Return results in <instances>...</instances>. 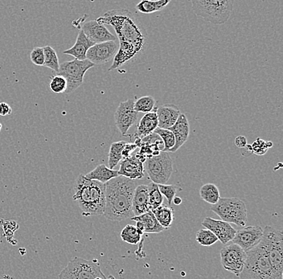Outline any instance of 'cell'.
Returning a JSON list of instances; mask_svg holds the SVG:
<instances>
[{
    "label": "cell",
    "mask_w": 283,
    "mask_h": 279,
    "mask_svg": "<svg viewBox=\"0 0 283 279\" xmlns=\"http://www.w3.org/2000/svg\"><path fill=\"white\" fill-rule=\"evenodd\" d=\"M97 22L113 27L119 41V51L109 71L119 69L146 48L148 38L146 29L129 10H110L99 17Z\"/></svg>",
    "instance_id": "6da1fadb"
},
{
    "label": "cell",
    "mask_w": 283,
    "mask_h": 279,
    "mask_svg": "<svg viewBox=\"0 0 283 279\" xmlns=\"http://www.w3.org/2000/svg\"><path fill=\"white\" fill-rule=\"evenodd\" d=\"M106 205L104 216L106 219L122 222L133 217L132 201L135 181L126 177L118 176L105 184Z\"/></svg>",
    "instance_id": "7a4b0ae2"
},
{
    "label": "cell",
    "mask_w": 283,
    "mask_h": 279,
    "mask_svg": "<svg viewBox=\"0 0 283 279\" xmlns=\"http://www.w3.org/2000/svg\"><path fill=\"white\" fill-rule=\"evenodd\" d=\"M72 199L82 209L83 216L103 215L106 205L105 185L86 179L81 174L75 181Z\"/></svg>",
    "instance_id": "3957f363"
},
{
    "label": "cell",
    "mask_w": 283,
    "mask_h": 279,
    "mask_svg": "<svg viewBox=\"0 0 283 279\" xmlns=\"http://www.w3.org/2000/svg\"><path fill=\"white\" fill-rule=\"evenodd\" d=\"M240 279H278L270 265L267 251L260 243L246 253V260Z\"/></svg>",
    "instance_id": "277c9868"
},
{
    "label": "cell",
    "mask_w": 283,
    "mask_h": 279,
    "mask_svg": "<svg viewBox=\"0 0 283 279\" xmlns=\"http://www.w3.org/2000/svg\"><path fill=\"white\" fill-rule=\"evenodd\" d=\"M193 11L213 25H224L230 19L233 11V0H194Z\"/></svg>",
    "instance_id": "5b68a950"
},
{
    "label": "cell",
    "mask_w": 283,
    "mask_h": 279,
    "mask_svg": "<svg viewBox=\"0 0 283 279\" xmlns=\"http://www.w3.org/2000/svg\"><path fill=\"white\" fill-rule=\"evenodd\" d=\"M267 251L270 265L278 279H283V233L281 230L266 226L261 242Z\"/></svg>",
    "instance_id": "8992f818"
},
{
    "label": "cell",
    "mask_w": 283,
    "mask_h": 279,
    "mask_svg": "<svg viewBox=\"0 0 283 279\" xmlns=\"http://www.w3.org/2000/svg\"><path fill=\"white\" fill-rule=\"evenodd\" d=\"M212 211L223 222L234 224L239 227H246L248 222L246 204L238 198H220L218 202L212 206Z\"/></svg>",
    "instance_id": "52a82bcc"
},
{
    "label": "cell",
    "mask_w": 283,
    "mask_h": 279,
    "mask_svg": "<svg viewBox=\"0 0 283 279\" xmlns=\"http://www.w3.org/2000/svg\"><path fill=\"white\" fill-rule=\"evenodd\" d=\"M143 165L149 179L156 185H166L173 172V160L168 152L161 151L157 156L147 158Z\"/></svg>",
    "instance_id": "ba28073f"
},
{
    "label": "cell",
    "mask_w": 283,
    "mask_h": 279,
    "mask_svg": "<svg viewBox=\"0 0 283 279\" xmlns=\"http://www.w3.org/2000/svg\"><path fill=\"white\" fill-rule=\"evenodd\" d=\"M95 66L89 61H71L60 65L58 75L63 76L67 82L66 93L74 92L83 84L84 76L91 68Z\"/></svg>",
    "instance_id": "9c48e42d"
},
{
    "label": "cell",
    "mask_w": 283,
    "mask_h": 279,
    "mask_svg": "<svg viewBox=\"0 0 283 279\" xmlns=\"http://www.w3.org/2000/svg\"><path fill=\"white\" fill-rule=\"evenodd\" d=\"M98 277H105V274L98 263L75 257L61 272L59 279H96Z\"/></svg>",
    "instance_id": "30bf717a"
},
{
    "label": "cell",
    "mask_w": 283,
    "mask_h": 279,
    "mask_svg": "<svg viewBox=\"0 0 283 279\" xmlns=\"http://www.w3.org/2000/svg\"><path fill=\"white\" fill-rule=\"evenodd\" d=\"M220 260L224 269L239 277L246 263V253L237 245L224 246L220 250Z\"/></svg>",
    "instance_id": "8fae6325"
},
{
    "label": "cell",
    "mask_w": 283,
    "mask_h": 279,
    "mask_svg": "<svg viewBox=\"0 0 283 279\" xmlns=\"http://www.w3.org/2000/svg\"><path fill=\"white\" fill-rule=\"evenodd\" d=\"M134 105L135 100L128 99L121 103L115 112V124L122 136H127L128 130L137 123L139 113L135 111Z\"/></svg>",
    "instance_id": "7c38bea8"
},
{
    "label": "cell",
    "mask_w": 283,
    "mask_h": 279,
    "mask_svg": "<svg viewBox=\"0 0 283 279\" xmlns=\"http://www.w3.org/2000/svg\"><path fill=\"white\" fill-rule=\"evenodd\" d=\"M263 237V229L259 225H250L237 231L233 244L237 245L246 253L254 249L261 243Z\"/></svg>",
    "instance_id": "4fadbf2b"
},
{
    "label": "cell",
    "mask_w": 283,
    "mask_h": 279,
    "mask_svg": "<svg viewBox=\"0 0 283 279\" xmlns=\"http://www.w3.org/2000/svg\"><path fill=\"white\" fill-rule=\"evenodd\" d=\"M119 45L117 41H108L97 44L91 47L86 53V60L93 65H103L115 58L119 51Z\"/></svg>",
    "instance_id": "5bb4252c"
},
{
    "label": "cell",
    "mask_w": 283,
    "mask_h": 279,
    "mask_svg": "<svg viewBox=\"0 0 283 279\" xmlns=\"http://www.w3.org/2000/svg\"><path fill=\"white\" fill-rule=\"evenodd\" d=\"M202 226L211 231L224 246L233 241L237 233V230L230 224L223 222L221 220L213 219L211 217L204 218L202 222Z\"/></svg>",
    "instance_id": "9a60e30c"
},
{
    "label": "cell",
    "mask_w": 283,
    "mask_h": 279,
    "mask_svg": "<svg viewBox=\"0 0 283 279\" xmlns=\"http://www.w3.org/2000/svg\"><path fill=\"white\" fill-rule=\"evenodd\" d=\"M86 37L97 44L105 43L108 41H116L117 37L108 30L105 25H100L97 21H90L85 23L82 28Z\"/></svg>",
    "instance_id": "2e32d148"
},
{
    "label": "cell",
    "mask_w": 283,
    "mask_h": 279,
    "mask_svg": "<svg viewBox=\"0 0 283 279\" xmlns=\"http://www.w3.org/2000/svg\"><path fill=\"white\" fill-rule=\"evenodd\" d=\"M144 171L143 163L141 162L136 155H133L121 161L119 175L135 181L143 179L144 177Z\"/></svg>",
    "instance_id": "e0dca14e"
},
{
    "label": "cell",
    "mask_w": 283,
    "mask_h": 279,
    "mask_svg": "<svg viewBox=\"0 0 283 279\" xmlns=\"http://www.w3.org/2000/svg\"><path fill=\"white\" fill-rule=\"evenodd\" d=\"M156 113L157 114L158 128L165 130H168L173 127L181 114L179 107L173 104L159 106Z\"/></svg>",
    "instance_id": "ac0fdd59"
},
{
    "label": "cell",
    "mask_w": 283,
    "mask_h": 279,
    "mask_svg": "<svg viewBox=\"0 0 283 279\" xmlns=\"http://www.w3.org/2000/svg\"><path fill=\"white\" fill-rule=\"evenodd\" d=\"M150 210L149 205L148 186L142 185L136 187L132 201V212L134 216H140Z\"/></svg>",
    "instance_id": "d6986e66"
},
{
    "label": "cell",
    "mask_w": 283,
    "mask_h": 279,
    "mask_svg": "<svg viewBox=\"0 0 283 279\" xmlns=\"http://www.w3.org/2000/svg\"><path fill=\"white\" fill-rule=\"evenodd\" d=\"M168 130H170L174 134L175 140H176V144L170 151L171 152H176L183 144H185L188 138L190 126H189L188 120H187L185 114H180L174 126L169 128Z\"/></svg>",
    "instance_id": "ffe728a7"
},
{
    "label": "cell",
    "mask_w": 283,
    "mask_h": 279,
    "mask_svg": "<svg viewBox=\"0 0 283 279\" xmlns=\"http://www.w3.org/2000/svg\"><path fill=\"white\" fill-rule=\"evenodd\" d=\"M93 45H95V44L91 42L86 37V35L84 34L82 30H81L78 33L76 43L74 44V45L71 49L64 51L63 53L65 55H70V56H73L76 60L85 61L86 60V53H87L88 50Z\"/></svg>",
    "instance_id": "44dd1931"
},
{
    "label": "cell",
    "mask_w": 283,
    "mask_h": 279,
    "mask_svg": "<svg viewBox=\"0 0 283 279\" xmlns=\"http://www.w3.org/2000/svg\"><path fill=\"white\" fill-rule=\"evenodd\" d=\"M158 128L157 114L156 112H150L145 114L138 124L137 131L135 132V138H143L155 132Z\"/></svg>",
    "instance_id": "7402d4cb"
},
{
    "label": "cell",
    "mask_w": 283,
    "mask_h": 279,
    "mask_svg": "<svg viewBox=\"0 0 283 279\" xmlns=\"http://www.w3.org/2000/svg\"><path fill=\"white\" fill-rule=\"evenodd\" d=\"M118 176H119V171L109 169L105 164L97 166L93 171L85 175L86 179L98 181L104 185Z\"/></svg>",
    "instance_id": "603a6c76"
},
{
    "label": "cell",
    "mask_w": 283,
    "mask_h": 279,
    "mask_svg": "<svg viewBox=\"0 0 283 279\" xmlns=\"http://www.w3.org/2000/svg\"><path fill=\"white\" fill-rule=\"evenodd\" d=\"M133 222H139L143 224L144 227V233H159L165 230L160 224L158 222L156 216H154L152 211L146 212L140 216H135L130 218Z\"/></svg>",
    "instance_id": "cb8c5ba5"
},
{
    "label": "cell",
    "mask_w": 283,
    "mask_h": 279,
    "mask_svg": "<svg viewBox=\"0 0 283 279\" xmlns=\"http://www.w3.org/2000/svg\"><path fill=\"white\" fill-rule=\"evenodd\" d=\"M154 216H156L158 222L162 227L166 229H170L172 222L174 221V209L167 205H162L157 209L152 211Z\"/></svg>",
    "instance_id": "d4e9b609"
},
{
    "label": "cell",
    "mask_w": 283,
    "mask_h": 279,
    "mask_svg": "<svg viewBox=\"0 0 283 279\" xmlns=\"http://www.w3.org/2000/svg\"><path fill=\"white\" fill-rule=\"evenodd\" d=\"M169 3L170 0H158V1L143 0L136 5V9L141 13L152 14L164 9L168 5Z\"/></svg>",
    "instance_id": "484cf974"
},
{
    "label": "cell",
    "mask_w": 283,
    "mask_h": 279,
    "mask_svg": "<svg viewBox=\"0 0 283 279\" xmlns=\"http://www.w3.org/2000/svg\"><path fill=\"white\" fill-rule=\"evenodd\" d=\"M126 144L127 143L125 141L115 142L110 146L108 161L109 169L114 170V168L122 161V151Z\"/></svg>",
    "instance_id": "4316f807"
},
{
    "label": "cell",
    "mask_w": 283,
    "mask_h": 279,
    "mask_svg": "<svg viewBox=\"0 0 283 279\" xmlns=\"http://www.w3.org/2000/svg\"><path fill=\"white\" fill-rule=\"evenodd\" d=\"M200 195L203 201L210 205H214L220 200V191L213 184H206L200 189Z\"/></svg>",
    "instance_id": "83f0119b"
},
{
    "label": "cell",
    "mask_w": 283,
    "mask_h": 279,
    "mask_svg": "<svg viewBox=\"0 0 283 279\" xmlns=\"http://www.w3.org/2000/svg\"><path fill=\"white\" fill-rule=\"evenodd\" d=\"M148 186L149 205L150 210L157 209L163 203V196L159 191V185L154 183H150Z\"/></svg>",
    "instance_id": "f1b7e54d"
},
{
    "label": "cell",
    "mask_w": 283,
    "mask_h": 279,
    "mask_svg": "<svg viewBox=\"0 0 283 279\" xmlns=\"http://www.w3.org/2000/svg\"><path fill=\"white\" fill-rule=\"evenodd\" d=\"M121 238L130 245H137L141 241L142 235L139 234L135 226L127 225L121 232Z\"/></svg>",
    "instance_id": "f546056e"
},
{
    "label": "cell",
    "mask_w": 283,
    "mask_h": 279,
    "mask_svg": "<svg viewBox=\"0 0 283 279\" xmlns=\"http://www.w3.org/2000/svg\"><path fill=\"white\" fill-rule=\"evenodd\" d=\"M45 52V67L49 68L52 70L58 73L60 68L59 59L56 51L52 49V47L45 46L43 48Z\"/></svg>",
    "instance_id": "4dcf8cb0"
},
{
    "label": "cell",
    "mask_w": 283,
    "mask_h": 279,
    "mask_svg": "<svg viewBox=\"0 0 283 279\" xmlns=\"http://www.w3.org/2000/svg\"><path fill=\"white\" fill-rule=\"evenodd\" d=\"M156 106V100L152 96H144L135 102L134 109L138 113H150Z\"/></svg>",
    "instance_id": "1f68e13d"
},
{
    "label": "cell",
    "mask_w": 283,
    "mask_h": 279,
    "mask_svg": "<svg viewBox=\"0 0 283 279\" xmlns=\"http://www.w3.org/2000/svg\"><path fill=\"white\" fill-rule=\"evenodd\" d=\"M154 133H156L161 138L163 146H164L163 152H169L174 147L175 144H176V140H175L174 134L170 130L157 128Z\"/></svg>",
    "instance_id": "d6a6232c"
},
{
    "label": "cell",
    "mask_w": 283,
    "mask_h": 279,
    "mask_svg": "<svg viewBox=\"0 0 283 279\" xmlns=\"http://www.w3.org/2000/svg\"><path fill=\"white\" fill-rule=\"evenodd\" d=\"M196 242L202 246H211L218 241L211 231L207 229H202L196 233Z\"/></svg>",
    "instance_id": "836d02e7"
},
{
    "label": "cell",
    "mask_w": 283,
    "mask_h": 279,
    "mask_svg": "<svg viewBox=\"0 0 283 279\" xmlns=\"http://www.w3.org/2000/svg\"><path fill=\"white\" fill-rule=\"evenodd\" d=\"M50 90L55 93H65L67 90V82L63 76H52L49 84Z\"/></svg>",
    "instance_id": "e575fe53"
},
{
    "label": "cell",
    "mask_w": 283,
    "mask_h": 279,
    "mask_svg": "<svg viewBox=\"0 0 283 279\" xmlns=\"http://www.w3.org/2000/svg\"><path fill=\"white\" fill-rule=\"evenodd\" d=\"M271 142L263 141L261 138H257L251 146L252 151L257 155H263L267 152L270 147H272Z\"/></svg>",
    "instance_id": "d590c367"
},
{
    "label": "cell",
    "mask_w": 283,
    "mask_h": 279,
    "mask_svg": "<svg viewBox=\"0 0 283 279\" xmlns=\"http://www.w3.org/2000/svg\"><path fill=\"white\" fill-rule=\"evenodd\" d=\"M159 185V191L161 192L163 196L167 198V201H168V206H171L172 201L174 199L175 195H176V192H177V187L174 186V185Z\"/></svg>",
    "instance_id": "8d00e7d4"
},
{
    "label": "cell",
    "mask_w": 283,
    "mask_h": 279,
    "mask_svg": "<svg viewBox=\"0 0 283 279\" xmlns=\"http://www.w3.org/2000/svg\"><path fill=\"white\" fill-rule=\"evenodd\" d=\"M30 59L34 65L44 66L45 65V52L41 47H36L30 53Z\"/></svg>",
    "instance_id": "74e56055"
},
{
    "label": "cell",
    "mask_w": 283,
    "mask_h": 279,
    "mask_svg": "<svg viewBox=\"0 0 283 279\" xmlns=\"http://www.w3.org/2000/svg\"><path fill=\"white\" fill-rule=\"evenodd\" d=\"M137 145L135 144H126L124 149L122 151V160H125V158L130 157L131 153H133L134 151L137 149Z\"/></svg>",
    "instance_id": "f35d334b"
},
{
    "label": "cell",
    "mask_w": 283,
    "mask_h": 279,
    "mask_svg": "<svg viewBox=\"0 0 283 279\" xmlns=\"http://www.w3.org/2000/svg\"><path fill=\"white\" fill-rule=\"evenodd\" d=\"M11 106L6 103H0V116H7L11 114Z\"/></svg>",
    "instance_id": "ab89813d"
},
{
    "label": "cell",
    "mask_w": 283,
    "mask_h": 279,
    "mask_svg": "<svg viewBox=\"0 0 283 279\" xmlns=\"http://www.w3.org/2000/svg\"><path fill=\"white\" fill-rule=\"evenodd\" d=\"M235 145L237 147H240V148L246 147L247 145V140H246V137L243 135H239L236 137Z\"/></svg>",
    "instance_id": "60d3db41"
},
{
    "label": "cell",
    "mask_w": 283,
    "mask_h": 279,
    "mask_svg": "<svg viewBox=\"0 0 283 279\" xmlns=\"http://www.w3.org/2000/svg\"><path fill=\"white\" fill-rule=\"evenodd\" d=\"M172 201L174 202L176 205H180L182 203V199L180 197H174V199Z\"/></svg>",
    "instance_id": "b9f144b4"
},
{
    "label": "cell",
    "mask_w": 283,
    "mask_h": 279,
    "mask_svg": "<svg viewBox=\"0 0 283 279\" xmlns=\"http://www.w3.org/2000/svg\"><path fill=\"white\" fill-rule=\"evenodd\" d=\"M1 130H2V125L0 123V131H1Z\"/></svg>",
    "instance_id": "7bdbcfd3"
}]
</instances>
